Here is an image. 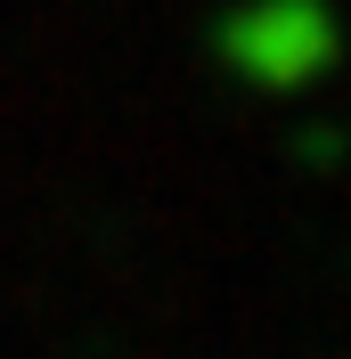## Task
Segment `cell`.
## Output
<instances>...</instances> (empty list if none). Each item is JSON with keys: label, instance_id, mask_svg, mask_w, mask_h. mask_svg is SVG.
I'll list each match as a JSON object with an SVG mask.
<instances>
[{"label": "cell", "instance_id": "1", "mask_svg": "<svg viewBox=\"0 0 351 359\" xmlns=\"http://www.w3.org/2000/svg\"><path fill=\"white\" fill-rule=\"evenodd\" d=\"M220 57H229V74L245 90L294 98V90H310L335 66V33L310 0H262V8H237L220 25Z\"/></svg>", "mask_w": 351, "mask_h": 359}]
</instances>
